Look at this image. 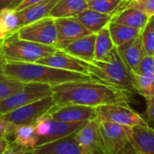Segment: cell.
I'll list each match as a JSON object with an SVG mask.
<instances>
[{
  "mask_svg": "<svg viewBox=\"0 0 154 154\" xmlns=\"http://www.w3.org/2000/svg\"><path fill=\"white\" fill-rule=\"evenodd\" d=\"M134 94L94 80L72 81L52 86V96L56 106L78 104L97 107L105 104L130 105Z\"/></svg>",
  "mask_w": 154,
  "mask_h": 154,
  "instance_id": "6da1fadb",
  "label": "cell"
},
{
  "mask_svg": "<svg viewBox=\"0 0 154 154\" xmlns=\"http://www.w3.org/2000/svg\"><path fill=\"white\" fill-rule=\"evenodd\" d=\"M1 73L9 79L22 83H39L54 86L72 81L92 80L91 76L66 70L57 69L38 63L6 62L2 66Z\"/></svg>",
  "mask_w": 154,
  "mask_h": 154,
  "instance_id": "7a4b0ae2",
  "label": "cell"
},
{
  "mask_svg": "<svg viewBox=\"0 0 154 154\" xmlns=\"http://www.w3.org/2000/svg\"><path fill=\"white\" fill-rule=\"evenodd\" d=\"M86 67L92 80L135 94L131 73L116 47L100 60L86 62Z\"/></svg>",
  "mask_w": 154,
  "mask_h": 154,
  "instance_id": "3957f363",
  "label": "cell"
},
{
  "mask_svg": "<svg viewBox=\"0 0 154 154\" xmlns=\"http://www.w3.org/2000/svg\"><path fill=\"white\" fill-rule=\"evenodd\" d=\"M1 49L6 62L18 63H36L57 50L54 46L19 39L15 35L2 42Z\"/></svg>",
  "mask_w": 154,
  "mask_h": 154,
  "instance_id": "277c9868",
  "label": "cell"
},
{
  "mask_svg": "<svg viewBox=\"0 0 154 154\" xmlns=\"http://www.w3.org/2000/svg\"><path fill=\"white\" fill-rule=\"evenodd\" d=\"M14 35L22 40H27L56 48V26L54 18L51 17H46L21 26Z\"/></svg>",
  "mask_w": 154,
  "mask_h": 154,
  "instance_id": "5b68a950",
  "label": "cell"
},
{
  "mask_svg": "<svg viewBox=\"0 0 154 154\" xmlns=\"http://www.w3.org/2000/svg\"><path fill=\"white\" fill-rule=\"evenodd\" d=\"M55 105L53 96L50 95L12 110L3 114L2 117L16 125L35 124L36 121L47 114Z\"/></svg>",
  "mask_w": 154,
  "mask_h": 154,
  "instance_id": "8992f818",
  "label": "cell"
},
{
  "mask_svg": "<svg viewBox=\"0 0 154 154\" xmlns=\"http://www.w3.org/2000/svg\"><path fill=\"white\" fill-rule=\"evenodd\" d=\"M97 122H108L125 126L148 125L142 116L125 104H105L94 108Z\"/></svg>",
  "mask_w": 154,
  "mask_h": 154,
  "instance_id": "52a82bcc",
  "label": "cell"
},
{
  "mask_svg": "<svg viewBox=\"0 0 154 154\" xmlns=\"http://www.w3.org/2000/svg\"><path fill=\"white\" fill-rule=\"evenodd\" d=\"M52 95V86L39 83H26L24 87L0 102V114L3 115L18 107Z\"/></svg>",
  "mask_w": 154,
  "mask_h": 154,
  "instance_id": "ba28073f",
  "label": "cell"
},
{
  "mask_svg": "<svg viewBox=\"0 0 154 154\" xmlns=\"http://www.w3.org/2000/svg\"><path fill=\"white\" fill-rule=\"evenodd\" d=\"M87 122H63L51 118L45 114L35 123V131L39 138L38 145L47 143L79 131Z\"/></svg>",
  "mask_w": 154,
  "mask_h": 154,
  "instance_id": "9c48e42d",
  "label": "cell"
},
{
  "mask_svg": "<svg viewBox=\"0 0 154 154\" xmlns=\"http://www.w3.org/2000/svg\"><path fill=\"white\" fill-rule=\"evenodd\" d=\"M103 154H121L130 142L131 127L108 122H98Z\"/></svg>",
  "mask_w": 154,
  "mask_h": 154,
  "instance_id": "30bf717a",
  "label": "cell"
},
{
  "mask_svg": "<svg viewBox=\"0 0 154 154\" xmlns=\"http://www.w3.org/2000/svg\"><path fill=\"white\" fill-rule=\"evenodd\" d=\"M54 22L57 32L56 48L60 50L76 39L93 34L75 17L54 18Z\"/></svg>",
  "mask_w": 154,
  "mask_h": 154,
  "instance_id": "8fae6325",
  "label": "cell"
},
{
  "mask_svg": "<svg viewBox=\"0 0 154 154\" xmlns=\"http://www.w3.org/2000/svg\"><path fill=\"white\" fill-rule=\"evenodd\" d=\"M74 136L84 154H103L99 122L96 120L88 121Z\"/></svg>",
  "mask_w": 154,
  "mask_h": 154,
  "instance_id": "7c38bea8",
  "label": "cell"
},
{
  "mask_svg": "<svg viewBox=\"0 0 154 154\" xmlns=\"http://www.w3.org/2000/svg\"><path fill=\"white\" fill-rule=\"evenodd\" d=\"M47 114L56 121L69 123L88 122L95 119V110L94 107L78 104L55 105Z\"/></svg>",
  "mask_w": 154,
  "mask_h": 154,
  "instance_id": "4fadbf2b",
  "label": "cell"
},
{
  "mask_svg": "<svg viewBox=\"0 0 154 154\" xmlns=\"http://www.w3.org/2000/svg\"><path fill=\"white\" fill-rule=\"evenodd\" d=\"M36 63L52 66L61 70L81 72L89 75L85 61L73 57L71 54L60 49H57L53 54L49 56L41 58Z\"/></svg>",
  "mask_w": 154,
  "mask_h": 154,
  "instance_id": "5bb4252c",
  "label": "cell"
},
{
  "mask_svg": "<svg viewBox=\"0 0 154 154\" xmlns=\"http://www.w3.org/2000/svg\"><path fill=\"white\" fill-rule=\"evenodd\" d=\"M74 133L47 143L37 145L32 149L37 154H84L75 139Z\"/></svg>",
  "mask_w": 154,
  "mask_h": 154,
  "instance_id": "9a60e30c",
  "label": "cell"
},
{
  "mask_svg": "<svg viewBox=\"0 0 154 154\" xmlns=\"http://www.w3.org/2000/svg\"><path fill=\"white\" fill-rule=\"evenodd\" d=\"M117 51L130 72H136L140 62L145 55L140 34L132 40L116 47Z\"/></svg>",
  "mask_w": 154,
  "mask_h": 154,
  "instance_id": "2e32d148",
  "label": "cell"
},
{
  "mask_svg": "<svg viewBox=\"0 0 154 154\" xmlns=\"http://www.w3.org/2000/svg\"><path fill=\"white\" fill-rule=\"evenodd\" d=\"M96 34H91L68 44L63 51L73 57L91 63L94 60Z\"/></svg>",
  "mask_w": 154,
  "mask_h": 154,
  "instance_id": "e0dca14e",
  "label": "cell"
},
{
  "mask_svg": "<svg viewBox=\"0 0 154 154\" xmlns=\"http://www.w3.org/2000/svg\"><path fill=\"white\" fill-rule=\"evenodd\" d=\"M130 143L142 154H154V129L149 125L131 127Z\"/></svg>",
  "mask_w": 154,
  "mask_h": 154,
  "instance_id": "ac0fdd59",
  "label": "cell"
},
{
  "mask_svg": "<svg viewBox=\"0 0 154 154\" xmlns=\"http://www.w3.org/2000/svg\"><path fill=\"white\" fill-rule=\"evenodd\" d=\"M58 0H43L17 11L21 26L49 17V14Z\"/></svg>",
  "mask_w": 154,
  "mask_h": 154,
  "instance_id": "d6986e66",
  "label": "cell"
},
{
  "mask_svg": "<svg viewBox=\"0 0 154 154\" xmlns=\"http://www.w3.org/2000/svg\"><path fill=\"white\" fill-rule=\"evenodd\" d=\"M149 17L141 11L134 8H124L112 16V21L141 31L149 20Z\"/></svg>",
  "mask_w": 154,
  "mask_h": 154,
  "instance_id": "ffe728a7",
  "label": "cell"
},
{
  "mask_svg": "<svg viewBox=\"0 0 154 154\" xmlns=\"http://www.w3.org/2000/svg\"><path fill=\"white\" fill-rule=\"evenodd\" d=\"M75 17L93 34H96L109 25L112 21V16L86 8L78 15H76Z\"/></svg>",
  "mask_w": 154,
  "mask_h": 154,
  "instance_id": "44dd1931",
  "label": "cell"
},
{
  "mask_svg": "<svg viewBox=\"0 0 154 154\" xmlns=\"http://www.w3.org/2000/svg\"><path fill=\"white\" fill-rule=\"evenodd\" d=\"M86 8L88 5L85 0H58L49 17L53 18L75 17Z\"/></svg>",
  "mask_w": 154,
  "mask_h": 154,
  "instance_id": "7402d4cb",
  "label": "cell"
},
{
  "mask_svg": "<svg viewBox=\"0 0 154 154\" xmlns=\"http://www.w3.org/2000/svg\"><path fill=\"white\" fill-rule=\"evenodd\" d=\"M20 27L17 10L8 8L0 11V39L2 41L13 35Z\"/></svg>",
  "mask_w": 154,
  "mask_h": 154,
  "instance_id": "603a6c76",
  "label": "cell"
},
{
  "mask_svg": "<svg viewBox=\"0 0 154 154\" xmlns=\"http://www.w3.org/2000/svg\"><path fill=\"white\" fill-rule=\"evenodd\" d=\"M12 136L14 137V142L29 149L36 147L39 142L35 124L17 125Z\"/></svg>",
  "mask_w": 154,
  "mask_h": 154,
  "instance_id": "cb8c5ba5",
  "label": "cell"
},
{
  "mask_svg": "<svg viewBox=\"0 0 154 154\" xmlns=\"http://www.w3.org/2000/svg\"><path fill=\"white\" fill-rule=\"evenodd\" d=\"M110 35L112 37V40L113 42V45L115 47H118L133 38L137 37L140 31L124 25H121L118 23H114L111 21L108 25Z\"/></svg>",
  "mask_w": 154,
  "mask_h": 154,
  "instance_id": "d4e9b609",
  "label": "cell"
},
{
  "mask_svg": "<svg viewBox=\"0 0 154 154\" xmlns=\"http://www.w3.org/2000/svg\"><path fill=\"white\" fill-rule=\"evenodd\" d=\"M135 94L144 97L145 100L154 97V76L144 75L131 72Z\"/></svg>",
  "mask_w": 154,
  "mask_h": 154,
  "instance_id": "484cf974",
  "label": "cell"
},
{
  "mask_svg": "<svg viewBox=\"0 0 154 154\" xmlns=\"http://www.w3.org/2000/svg\"><path fill=\"white\" fill-rule=\"evenodd\" d=\"M115 46L112 40L108 26L96 33L95 48H94V60H100L105 56Z\"/></svg>",
  "mask_w": 154,
  "mask_h": 154,
  "instance_id": "4316f807",
  "label": "cell"
},
{
  "mask_svg": "<svg viewBox=\"0 0 154 154\" xmlns=\"http://www.w3.org/2000/svg\"><path fill=\"white\" fill-rule=\"evenodd\" d=\"M128 2L125 0H92L87 2L88 8L94 11L113 16L125 8Z\"/></svg>",
  "mask_w": 154,
  "mask_h": 154,
  "instance_id": "83f0119b",
  "label": "cell"
},
{
  "mask_svg": "<svg viewBox=\"0 0 154 154\" xmlns=\"http://www.w3.org/2000/svg\"><path fill=\"white\" fill-rule=\"evenodd\" d=\"M140 35L145 55H154V16L149 17Z\"/></svg>",
  "mask_w": 154,
  "mask_h": 154,
  "instance_id": "f1b7e54d",
  "label": "cell"
},
{
  "mask_svg": "<svg viewBox=\"0 0 154 154\" xmlns=\"http://www.w3.org/2000/svg\"><path fill=\"white\" fill-rule=\"evenodd\" d=\"M26 84L9 79L0 73V102L21 90Z\"/></svg>",
  "mask_w": 154,
  "mask_h": 154,
  "instance_id": "f546056e",
  "label": "cell"
},
{
  "mask_svg": "<svg viewBox=\"0 0 154 154\" xmlns=\"http://www.w3.org/2000/svg\"><path fill=\"white\" fill-rule=\"evenodd\" d=\"M125 8L137 9L148 17L154 16V0H130Z\"/></svg>",
  "mask_w": 154,
  "mask_h": 154,
  "instance_id": "4dcf8cb0",
  "label": "cell"
},
{
  "mask_svg": "<svg viewBox=\"0 0 154 154\" xmlns=\"http://www.w3.org/2000/svg\"><path fill=\"white\" fill-rule=\"evenodd\" d=\"M136 72L154 76V55H144L139 63Z\"/></svg>",
  "mask_w": 154,
  "mask_h": 154,
  "instance_id": "1f68e13d",
  "label": "cell"
},
{
  "mask_svg": "<svg viewBox=\"0 0 154 154\" xmlns=\"http://www.w3.org/2000/svg\"><path fill=\"white\" fill-rule=\"evenodd\" d=\"M146 110L145 112L140 114L147 124L154 129V97L146 100Z\"/></svg>",
  "mask_w": 154,
  "mask_h": 154,
  "instance_id": "d6a6232c",
  "label": "cell"
},
{
  "mask_svg": "<svg viewBox=\"0 0 154 154\" xmlns=\"http://www.w3.org/2000/svg\"><path fill=\"white\" fill-rule=\"evenodd\" d=\"M17 126V125L5 120L2 116L0 117V139L12 136Z\"/></svg>",
  "mask_w": 154,
  "mask_h": 154,
  "instance_id": "836d02e7",
  "label": "cell"
},
{
  "mask_svg": "<svg viewBox=\"0 0 154 154\" xmlns=\"http://www.w3.org/2000/svg\"><path fill=\"white\" fill-rule=\"evenodd\" d=\"M29 149L24 148L14 141H10L8 148L1 153V154H24L25 152L28 151Z\"/></svg>",
  "mask_w": 154,
  "mask_h": 154,
  "instance_id": "e575fe53",
  "label": "cell"
},
{
  "mask_svg": "<svg viewBox=\"0 0 154 154\" xmlns=\"http://www.w3.org/2000/svg\"><path fill=\"white\" fill-rule=\"evenodd\" d=\"M40 1H43V0H20L17 5H15L11 8H14L15 10L18 11V10H21V9H23V8L30 6V5H33V4L40 2Z\"/></svg>",
  "mask_w": 154,
  "mask_h": 154,
  "instance_id": "d590c367",
  "label": "cell"
},
{
  "mask_svg": "<svg viewBox=\"0 0 154 154\" xmlns=\"http://www.w3.org/2000/svg\"><path fill=\"white\" fill-rule=\"evenodd\" d=\"M18 2L19 0H0V11L8 8H11Z\"/></svg>",
  "mask_w": 154,
  "mask_h": 154,
  "instance_id": "8d00e7d4",
  "label": "cell"
},
{
  "mask_svg": "<svg viewBox=\"0 0 154 154\" xmlns=\"http://www.w3.org/2000/svg\"><path fill=\"white\" fill-rule=\"evenodd\" d=\"M121 154H142L141 152H140L138 149H136L130 142L125 146V148L122 149Z\"/></svg>",
  "mask_w": 154,
  "mask_h": 154,
  "instance_id": "74e56055",
  "label": "cell"
},
{
  "mask_svg": "<svg viewBox=\"0 0 154 154\" xmlns=\"http://www.w3.org/2000/svg\"><path fill=\"white\" fill-rule=\"evenodd\" d=\"M10 140H8V138H1L0 139V154H1L9 145Z\"/></svg>",
  "mask_w": 154,
  "mask_h": 154,
  "instance_id": "f35d334b",
  "label": "cell"
},
{
  "mask_svg": "<svg viewBox=\"0 0 154 154\" xmlns=\"http://www.w3.org/2000/svg\"><path fill=\"white\" fill-rule=\"evenodd\" d=\"M5 63H6V59L4 57V54H3V52H2V49H1V45H0V72H1L2 66Z\"/></svg>",
  "mask_w": 154,
  "mask_h": 154,
  "instance_id": "ab89813d",
  "label": "cell"
},
{
  "mask_svg": "<svg viewBox=\"0 0 154 154\" xmlns=\"http://www.w3.org/2000/svg\"><path fill=\"white\" fill-rule=\"evenodd\" d=\"M24 154H37V153H35V152H34V151H33V149H29L28 151H26V152H25Z\"/></svg>",
  "mask_w": 154,
  "mask_h": 154,
  "instance_id": "60d3db41",
  "label": "cell"
},
{
  "mask_svg": "<svg viewBox=\"0 0 154 154\" xmlns=\"http://www.w3.org/2000/svg\"><path fill=\"white\" fill-rule=\"evenodd\" d=\"M86 2H89V1H92V0H85Z\"/></svg>",
  "mask_w": 154,
  "mask_h": 154,
  "instance_id": "b9f144b4",
  "label": "cell"
},
{
  "mask_svg": "<svg viewBox=\"0 0 154 154\" xmlns=\"http://www.w3.org/2000/svg\"><path fill=\"white\" fill-rule=\"evenodd\" d=\"M2 42H3V41H2L1 39H0V43H2Z\"/></svg>",
  "mask_w": 154,
  "mask_h": 154,
  "instance_id": "7bdbcfd3",
  "label": "cell"
},
{
  "mask_svg": "<svg viewBox=\"0 0 154 154\" xmlns=\"http://www.w3.org/2000/svg\"><path fill=\"white\" fill-rule=\"evenodd\" d=\"M125 1H127V2H129V1H130V0H125Z\"/></svg>",
  "mask_w": 154,
  "mask_h": 154,
  "instance_id": "ee69618b",
  "label": "cell"
},
{
  "mask_svg": "<svg viewBox=\"0 0 154 154\" xmlns=\"http://www.w3.org/2000/svg\"><path fill=\"white\" fill-rule=\"evenodd\" d=\"M1 116H2V115H1V114H0V117H1Z\"/></svg>",
  "mask_w": 154,
  "mask_h": 154,
  "instance_id": "f6af8a7d",
  "label": "cell"
},
{
  "mask_svg": "<svg viewBox=\"0 0 154 154\" xmlns=\"http://www.w3.org/2000/svg\"><path fill=\"white\" fill-rule=\"evenodd\" d=\"M1 44H2V43H0V45H1Z\"/></svg>",
  "mask_w": 154,
  "mask_h": 154,
  "instance_id": "bcb514c9",
  "label": "cell"
},
{
  "mask_svg": "<svg viewBox=\"0 0 154 154\" xmlns=\"http://www.w3.org/2000/svg\"><path fill=\"white\" fill-rule=\"evenodd\" d=\"M19 1H20V0H19Z\"/></svg>",
  "mask_w": 154,
  "mask_h": 154,
  "instance_id": "7dc6e473",
  "label": "cell"
},
{
  "mask_svg": "<svg viewBox=\"0 0 154 154\" xmlns=\"http://www.w3.org/2000/svg\"><path fill=\"white\" fill-rule=\"evenodd\" d=\"M0 73H1V72H0Z\"/></svg>",
  "mask_w": 154,
  "mask_h": 154,
  "instance_id": "c3c4849f",
  "label": "cell"
}]
</instances>
